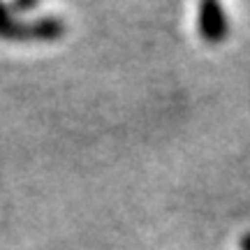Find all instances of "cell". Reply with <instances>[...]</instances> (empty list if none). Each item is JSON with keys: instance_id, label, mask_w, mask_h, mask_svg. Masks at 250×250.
Instances as JSON below:
<instances>
[{"instance_id": "6da1fadb", "label": "cell", "mask_w": 250, "mask_h": 250, "mask_svg": "<svg viewBox=\"0 0 250 250\" xmlns=\"http://www.w3.org/2000/svg\"><path fill=\"white\" fill-rule=\"evenodd\" d=\"M65 28L67 26L58 17H44L33 21V23H21L0 2V40H9V42H54L65 33Z\"/></svg>"}, {"instance_id": "7a4b0ae2", "label": "cell", "mask_w": 250, "mask_h": 250, "mask_svg": "<svg viewBox=\"0 0 250 250\" xmlns=\"http://www.w3.org/2000/svg\"><path fill=\"white\" fill-rule=\"evenodd\" d=\"M197 23H199V35L204 37V42H208V44L223 42L227 37V30H229L227 17H225L220 2H215V0H204L199 5Z\"/></svg>"}, {"instance_id": "3957f363", "label": "cell", "mask_w": 250, "mask_h": 250, "mask_svg": "<svg viewBox=\"0 0 250 250\" xmlns=\"http://www.w3.org/2000/svg\"><path fill=\"white\" fill-rule=\"evenodd\" d=\"M241 250H250V234H243V239H241Z\"/></svg>"}]
</instances>
